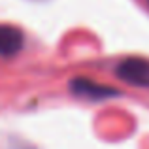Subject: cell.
<instances>
[{
	"instance_id": "obj_2",
	"label": "cell",
	"mask_w": 149,
	"mask_h": 149,
	"mask_svg": "<svg viewBox=\"0 0 149 149\" xmlns=\"http://www.w3.org/2000/svg\"><path fill=\"white\" fill-rule=\"evenodd\" d=\"M68 89L74 96H79V98H85V100H93V102H100V100H106V98H115V96L121 95L117 89L109 87V85L98 83V81L91 79V77H81V76L70 79Z\"/></svg>"
},
{
	"instance_id": "obj_3",
	"label": "cell",
	"mask_w": 149,
	"mask_h": 149,
	"mask_svg": "<svg viewBox=\"0 0 149 149\" xmlns=\"http://www.w3.org/2000/svg\"><path fill=\"white\" fill-rule=\"evenodd\" d=\"M23 47V32L17 26L0 25V57H13Z\"/></svg>"
},
{
	"instance_id": "obj_4",
	"label": "cell",
	"mask_w": 149,
	"mask_h": 149,
	"mask_svg": "<svg viewBox=\"0 0 149 149\" xmlns=\"http://www.w3.org/2000/svg\"><path fill=\"white\" fill-rule=\"evenodd\" d=\"M147 2H149V0H147Z\"/></svg>"
},
{
	"instance_id": "obj_1",
	"label": "cell",
	"mask_w": 149,
	"mask_h": 149,
	"mask_svg": "<svg viewBox=\"0 0 149 149\" xmlns=\"http://www.w3.org/2000/svg\"><path fill=\"white\" fill-rule=\"evenodd\" d=\"M115 76L132 87L149 89V61L143 57L123 58L115 66Z\"/></svg>"
}]
</instances>
